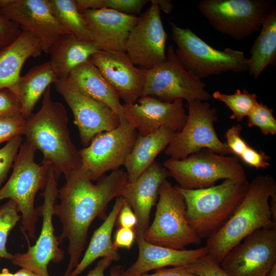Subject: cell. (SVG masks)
Wrapping results in <instances>:
<instances>
[{"label":"cell","instance_id":"1","mask_svg":"<svg viewBox=\"0 0 276 276\" xmlns=\"http://www.w3.org/2000/svg\"><path fill=\"white\" fill-rule=\"evenodd\" d=\"M64 185L58 190L59 204H55L53 215L62 226L60 242L67 239L70 260L63 276H69L78 264L86 245L88 232L97 217H103L108 203L121 196L128 180L122 169L104 175L94 184L80 168L65 177Z\"/></svg>","mask_w":276,"mask_h":276},{"label":"cell","instance_id":"2","mask_svg":"<svg viewBox=\"0 0 276 276\" xmlns=\"http://www.w3.org/2000/svg\"><path fill=\"white\" fill-rule=\"evenodd\" d=\"M68 118L64 105L53 101L51 86L42 96L41 106L27 118L24 134L27 142L43 156V162L51 164L58 178L68 176L81 165L78 150L71 139Z\"/></svg>","mask_w":276,"mask_h":276},{"label":"cell","instance_id":"3","mask_svg":"<svg viewBox=\"0 0 276 276\" xmlns=\"http://www.w3.org/2000/svg\"><path fill=\"white\" fill-rule=\"evenodd\" d=\"M276 194V182L270 175L255 177L234 214L217 232L207 239L208 254L219 263L247 236L262 228L276 227L269 200Z\"/></svg>","mask_w":276,"mask_h":276},{"label":"cell","instance_id":"4","mask_svg":"<svg viewBox=\"0 0 276 276\" xmlns=\"http://www.w3.org/2000/svg\"><path fill=\"white\" fill-rule=\"evenodd\" d=\"M249 182L225 179L209 188L188 190L176 186L186 205L187 221L201 239H208L227 222L244 198Z\"/></svg>","mask_w":276,"mask_h":276},{"label":"cell","instance_id":"5","mask_svg":"<svg viewBox=\"0 0 276 276\" xmlns=\"http://www.w3.org/2000/svg\"><path fill=\"white\" fill-rule=\"evenodd\" d=\"M36 150L28 142L21 144L13 166L11 176L0 188V201L5 199L15 202L21 214V225L31 238L35 237L38 219L34 208L35 198L39 190L44 189L52 165L37 164Z\"/></svg>","mask_w":276,"mask_h":276},{"label":"cell","instance_id":"6","mask_svg":"<svg viewBox=\"0 0 276 276\" xmlns=\"http://www.w3.org/2000/svg\"><path fill=\"white\" fill-rule=\"evenodd\" d=\"M172 37L177 45L178 60L188 72L201 79L228 72L248 70V58L243 52L227 48L223 51L210 45L190 29L170 21Z\"/></svg>","mask_w":276,"mask_h":276},{"label":"cell","instance_id":"7","mask_svg":"<svg viewBox=\"0 0 276 276\" xmlns=\"http://www.w3.org/2000/svg\"><path fill=\"white\" fill-rule=\"evenodd\" d=\"M144 239L154 245L178 250L201 242L187 221L183 196L167 179L159 187L154 218Z\"/></svg>","mask_w":276,"mask_h":276},{"label":"cell","instance_id":"8","mask_svg":"<svg viewBox=\"0 0 276 276\" xmlns=\"http://www.w3.org/2000/svg\"><path fill=\"white\" fill-rule=\"evenodd\" d=\"M162 165L179 187L201 189L215 185L220 179L246 180V176L239 158L201 149L182 159L170 158Z\"/></svg>","mask_w":276,"mask_h":276},{"label":"cell","instance_id":"9","mask_svg":"<svg viewBox=\"0 0 276 276\" xmlns=\"http://www.w3.org/2000/svg\"><path fill=\"white\" fill-rule=\"evenodd\" d=\"M273 7L267 0H202L198 5L213 28L237 40L260 31Z\"/></svg>","mask_w":276,"mask_h":276},{"label":"cell","instance_id":"10","mask_svg":"<svg viewBox=\"0 0 276 276\" xmlns=\"http://www.w3.org/2000/svg\"><path fill=\"white\" fill-rule=\"evenodd\" d=\"M166 56L164 63L144 70L145 82L142 97H154L166 102L181 99L188 103L212 100V95L205 89V83L185 69L172 45L168 47Z\"/></svg>","mask_w":276,"mask_h":276},{"label":"cell","instance_id":"11","mask_svg":"<svg viewBox=\"0 0 276 276\" xmlns=\"http://www.w3.org/2000/svg\"><path fill=\"white\" fill-rule=\"evenodd\" d=\"M187 107L186 123L174 134L165 150V154L171 158L182 159L203 149L223 155L232 154L216 132L214 124L217 120L216 109L200 100L188 103Z\"/></svg>","mask_w":276,"mask_h":276},{"label":"cell","instance_id":"12","mask_svg":"<svg viewBox=\"0 0 276 276\" xmlns=\"http://www.w3.org/2000/svg\"><path fill=\"white\" fill-rule=\"evenodd\" d=\"M137 135L125 119L116 128L97 134L79 150L80 168L92 181L99 180L108 171L119 169L124 165Z\"/></svg>","mask_w":276,"mask_h":276},{"label":"cell","instance_id":"13","mask_svg":"<svg viewBox=\"0 0 276 276\" xmlns=\"http://www.w3.org/2000/svg\"><path fill=\"white\" fill-rule=\"evenodd\" d=\"M57 179L54 169L51 167L44 191L43 204L38 209L42 216L40 235L33 246H29L25 253L13 255L12 263L27 269L39 276H50L48 266L50 262L58 263L64 257V251L59 248V237L54 234L53 224V209L58 195Z\"/></svg>","mask_w":276,"mask_h":276},{"label":"cell","instance_id":"14","mask_svg":"<svg viewBox=\"0 0 276 276\" xmlns=\"http://www.w3.org/2000/svg\"><path fill=\"white\" fill-rule=\"evenodd\" d=\"M276 264V227L257 229L233 247L220 263L233 276L267 274Z\"/></svg>","mask_w":276,"mask_h":276},{"label":"cell","instance_id":"15","mask_svg":"<svg viewBox=\"0 0 276 276\" xmlns=\"http://www.w3.org/2000/svg\"><path fill=\"white\" fill-rule=\"evenodd\" d=\"M150 2V7L130 32L124 51L135 65L146 70L167 60L165 49L168 35L157 5L154 0Z\"/></svg>","mask_w":276,"mask_h":276},{"label":"cell","instance_id":"16","mask_svg":"<svg viewBox=\"0 0 276 276\" xmlns=\"http://www.w3.org/2000/svg\"><path fill=\"white\" fill-rule=\"evenodd\" d=\"M54 84L73 112L84 147L97 134L112 130L121 124L119 117L108 105L81 93L66 79L58 80Z\"/></svg>","mask_w":276,"mask_h":276},{"label":"cell","instance_id":"17","mask_svg":"<svg viewBox=\"0 0 276 276\" xmlns=\"http://www.w3.org/2000/svg\"><path fill=\"white\" fill-rule=\"evenodd\" d=\"M0 14L38 38L45 53L68 34L53 15L49 0H0Z\"/></svg>","mask_w":276,"mask_h":276},{"label":"cell","instance_id":"18","mask_svg":"<svg viewBox=\"0 0 276 276\" xmlns=\"http://www.w3.org/2000/svg\"><path fill=\"white\" fill-rule=\"evenodd\" d=\"M123 106L125 119L139 135L150 134L162 127L180 131L188 118L181 99L166 102L154 97L144 96L135 103H124Z\"/></svg>","mask_w":276,"mask_h":276},{"label":"cell","instance_id":"19","mask_svg":"<svg viewBox=\"0 0 276 276\" xmlns=\"http://www.w3.org/2000/svg\"><path fill=\"white\" fill-rule=\"evenodd\" d=\"M90 59L125 104H133L142 96L145 71L131 62L125 52L99 51Z\"/></svg>","mask_w":276,"mask_h":276},{"label":"cell","instance_id":"20","mask_svg":"<svg viewBox=\"0 0 276 276\" xmlns=\"http://www.w3.org/2000/svg\"><path fill=\"white\" fill-rule=\"evenodd\" d=\"M168 171L154 162L134 181L127 180L121 195L131 207L137 218L134 228L136 239L144 238L149 226L150 215L158 196L159 187L169 177Z\"/></svg>","mask_w":276,"mask_h":276},{"label":"cell","instance_id":"21","mask_svg":"<svg viewBox=\"0 0 276 276\" xmlns=\"http://www.w3.org/2000/svg\"><path fill=\"white\" fill-rule=\"evenodd\" d=\"M81 14L91 41L100 51L124 52L128 37L140 19L109 9L90 10Z\"/></svg>","mask_w":276,"mask_h":276},{"label":"cell","instance_id":"22","mask_svg":"<svg viewBox=\"0 0 276 276\" xmlns=\"http://www.w3.org/2000/svg\"><path fill=\"white\" fill-rule=\"evenodd\" d=\"M139 255L136 261L120 276H139L148 271L166 266H184L208 254L205 246L193 249H174L156 245L144 238L136 239Z\"/></svg>","mask_w":276,"mask_h":276},{"label":"cell","instance_id":"23","mask_svg":"<svg viewBox=\"0 0 276 276\" xmlns=\"http://www.w3.org/2000/svg\"><path fill=\"white\" fill-rule=\"evenodd\" d=\"M66 79L81 93L108 105L121 122L125 119L123 104L118 93L90 58L72 70Z\"/></svg>","mask_w":276,"mask_h":276},{"label":"cell","instance_id":"24","mask_svg":"<svg viewBox=\"0 0 276 276\" xmlns=\"http://www.w3.org/2000/svg\"><path fill=\"white\" fill-rule=\"evenodd\" d=\"M43 52L40 40L29 32L22 31L13 43L0 52V89L13 91L26 61Z\"/></svg>","mask_w":276,"mask_h":276},{"label":"cell","instance_id":"25","mask_svg":"<svg viewBox=\"0 0 276 276\" xmlns=\"http://www.w3.org/2000/svg\"><path fill=\"white\" fill-rule=\"evenodd\" d=\"M173 129L162 127L146 135H137L134 146L124 164L128 180H135L165 150L176 133Z\"/></svg>","mask_w":276,"mask_h":276},{"label":"cell","instance_id":"26","mask_svg":"<svg viewBox=\"0 0 276 276\" xmlns=\"http://www.w3.org/2000/svg\"><path fill=\"white\" fill-rule=\"evenodd\" d=\"M99 51L93 42L65 34L50 49L49 62L58 80L65 79L72 70Z\"/></svg>","mask_w":276,"mask_h":276},{"label":"cell","instance_id":"27","mask_svg":"<svg viewBox=\"0 0 276 276\" xmlns=\"http://www.w3.org/2000/svg\"><path fill=\"white\" fill-rule=\"evenodd\" d=\"M124 201L122 196L116 198L111 211L102 224L94 232L83 257L69 276H78L99 258H109L115 262L120 260L118 248L114 245L111 236Z\"/></svg>","mask_w":276,"mask_h":276},{"label":"cell","instance_id":"28","mask_svg":"<svg viewBox=\"0 0 276 276\" xmlns=\"http://www.w3.org/2000/svg\"><path fill=\"white\" fill-rule=\"evenodd\" d=\"M58 79L49 61L30 68L20 76L13 92L18 97L22 113L28 117L47 88Z\"/></svg>","mask_w":276,"mask_h":276},{"label":"cell","instance_id":"29","mask_svg":"<svg viewBox=\"0 0 276 276\" xmlns=\"http://www.w3.org/2000/svg\"><path fill=\"white\" fill-rule=\"evenodd\" d=\"M248 70L257 79L263 71L276 61V9L273 7L264 20L250 51Z\"/></svg>","mask_w":276,"mask_h":276},{"label":"cell","instance_id":"30","mask_svg":"<svg viewBox=\"0 0 276 276\" xmlns=\"http://www.w3.org/2000/svg\"><path fill=\"white\" fill-rule=\"evenodd\" d=\"M49 2L53 15L68 34L80 40L92 42L75 0H49Z\"/></svg>","mask_w":276,"mask_h":276},{"label":"cell","instance_id":"31","mask_svg":"<svg viewBox=\"0 0 276 276\" xmlns=\"http://www.w3.org/2000/svg\"><path fill=\"white\" fill-rule=\"evenodd\" d=\"M212 98L224 103L232 112L230 119L242 121L247 117L258 103L256 94H250L244 88L237 89L234 94L227 95L218 91H215Z\"/></svg>","mask_w":276,"mask_h":276},{"label":"cell","instance_id":"32","mask_svg":"<svg viewBox=\"0 0 276 276\" xmlns=\"http://www.w3.org/2000/svg\"><path fill=\"white\" fill-rule=\"evenodd\" d=\"M15 201L9 199L0 205V258L11 261L13 255L7 250L6 243L10 231L21 218Z\"/></svg>","mask_w":276,"mask_h":276},{"label":"cell","instance_id":"33","mask_svg":"<svg viewBox=\"0 0 276 276\" xmlns=\"http://www.w3.org/2000/svg\"><path fill=\"white\" fill-rule=\"evenodd\" d=\"M273 109L262 103H258L247 116L248 126L260 128L265 135L276 133V120L273 115Z\"/></svg>","mask_w":276,"mask_h":276},{"label":"cell","instance_id":"34","mask_svg":"<svg viewBox=\"0 0 276 276\" xmlns=\"http://www.w3.org/2000/svg\"><path fill=\"white\" fill-rule=\"evenodd\" d=\"M148 2L146 0H88L86 6L89 10L109 9L133 15L140 13Z\"/></svg>","mask_w":276,"mask_h":276},{"label":"cell","instance_id":"35","mask_svg":"<svg viewBox=\"0 0 276 276\" xmlns=\"http://www.w3.org/2000/svg\"><path fill=\"white\" fill-rule=\"evenodd\" d=\"M182 267L198 276H233L225 271L220 263L208 254Z\"/></svg>","mask_w":276,"mask_h":276},{"label":"cell","instance_id":"36","mask_svg":"<svg viewBox=\"0 0 276 276\" xmlns=\"http://www.w3.org/2000/svg\"><path fill=\"white\" fill-rule=\"evenodd\" d=\"M21 144L22 135H18L0 148V188L13 166Z\"/></svg>","mask_w":276,"mask_h":276},{"label":"cell","instance_id":"37","mask_svg":"<svg viewBox=\"0 0 276 276\" xmlns=\"http://www.w3.org/2000/svg\"><path fill=\"white\" fill-rule=\"evenodd\" d=\"M27 117L22 113L0 117V144L24 134Z\"/></svg>","mask_w":276,"mask_h":276},{"label":"cell","instance_id":"38","mask_svg":"<svg viewBox=\"0 0 276 276\" xmlns=\"http://www.w3.org/2000/svg\"><path fill=\"white\" fill-rule=\"evenodd\" d=\"M242 126L237 124L227 129L225 133L226 144L232 154L244 160L254 149L247 144L241 135Z\"/></svg>","mask_w":276,"mask_h":276},{"label":"cell","instance_id":"39","mask_svg":"<svg viewBox=\"0 0 276 276\" xmlns=\"http://www.w3.org/2000/svg\"><path fill=\"white\" fill-rule=\"evenodd\" d=\"M22 32L18 25L0 14V52L13 43Z\"/></svg>","mask_w":276,"mask_h":276},{"label":"cell","instance_id":"40","mask_svg":"<svg viewBox=\"0 0 276 276\" xmlns=\"http://www.w3.org/2000/svg\"><path fill=\"white\" fill-rule=\"evenodd\" d=\"M22 113L20 101L9 88L0 89V117Z\"/></svg>","mask_w":276,"mask_h":276},{"label":"cell","instance_id":"41","mask_svg":"<svg viewBox=\"0 0 276 276\" xmlns=\"http://www.w3.org/2000/svg\"><path fill=\"white\" fill-rule=\"evenodd\" d=\"M135 240L136 234L134 229L119 227L114 235L113 244L118 248H131Z\"/></svg>","mask_w":276,"mask_h":276},{"label":"cell","instance_id":"42","mask_svg":"<svg viewBox=\"0 0 276 276\" xmlns=\"http://www.w3.org/2000/svg\"><path fill=\"white\" fill-rule=\"evenodd\" d=\"M119 227L134 229L137 223L136 216L130 205L125 201L119 213Z\"/></svg>","mask_w":276,"mask_h":276},{"label":"cell","instance_id":"43","mask_svg":"<svg viewBox=\"0 0 276 276\" xmlns=\"http://www.w3.org/2000/svg\"><path fill=\"white\" fill-rule=\"evenodd\" d=\"M113 262V260L109 258H102L86 276H105L104 271ZM123 269V267L120 265L112 267L110 269V276H120Z\"/></svg>","mask_w":276,"mask_h":276},{"label":"cell","instance_id":"44","mask_svg":"<svg viewBox=\"0 0 276 276\" xmlns=\"http://www.w3.org/2000/svg\"><path fill=\"white\" fill-rule=\"evenodd\" d=\"M139 276H198L186 270L182 266L173 267L171 268L165 267L155 269L152 274L145 273Z\"/></svg>","mask_w":276,"mask_h":276},{"label":"cell","instance_id":"45","mask_svg":"<svg viewBox=\"0 0 276 276\" xmlns=\"http://www.w3.org/2000/svg\"><path fill=\"white\" fill-rule=\"evenodd\" d=\"M157 5L160 11L162 10L166 13H170L173 9L172 2L170 0H154Z\"/></svg>","mask_w":276,"mask_h":276},{"label":"cell","instance_id":"46","mask_svg":"<svg viewBox=\"0 0 276 276\" xmlns=\"http://www.w3.org/2000/svg\"><path fill=\"white\" fill-rule=\"evenodd\" d=\"M15 276H39L34 272L24 268H21L14 273Z\"/></svg>","mask_w":276,"mask_h":276},{"label":"cell","instance_id":"47","mask_svg":"<svg viewBox=\"0 0 276 276\" xmlns=\"http://www.w3.org/2000/svg\"><path fill=\"white\" fill-rule=\"evenodd\" d=\"M0 276H15L14 273L10 272L8 269L7 268H4L2 269V271L0 272Z\"/></svg>","mask_w":276,"mask_h":276},{"label":"cell","instance_id":"48","mask_svg":"<svg viewBox=\"0 0 276 276\" xmlns=\"http://www.w3.org/2000/svg\"><path fill=\"white\" fill-rule=\"evenodd\" d=\"M266 276H276V264L272 267Z\"/></svg>","mask_w":276,"mask_h":276},{"label":"cell","instance_id":"49","mask_svg":"<svg viewBox=\"0 0 276 276\" xmlns=\"http://www.w3.org/2000/svg\"><path fill=\"white\" fill-rule=\"evenodd\" d=\"M266 275H267V274H262V275H260V276H266Z\"/></svg>","mask_w":276,"mask_h":276}]
</instances>
